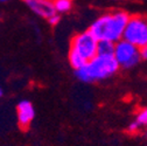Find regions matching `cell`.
Instances as JSON below:
<instances>
[{
    "instance_id": "cell-4",
    "label": "cell",
    "mask_w": 147,
    "mask_h": 146,
    "mask_svg": "<svg viewBox=\"0 0 147 146\" xmlns=\"http://www.w3.org/2000/svg\"><path fill=\"white\" fill-rule=\"evenodd\" d=\"M123 39L140 49L144 48L147 45V18L144 15H131Z\"/></svg>"
},
{
    "instance_id": "cell-8",
    "label": "cell",
    "mask_w": 147,
    "mask_h": 146,
    "mask_svg": "<svg viewBox=\"0 0 147 146\" xmlns=\"http://www.w3.org/2000/svg\"><path fill=\"white\" fill-rule=\"evenodd\" d=\"M116 43L107 40H99L98 42V55H113Z\"/></svg>"
},
{
    "instance_id": "cell-7",
    "label": "cell",
    "mask_w": 147,
    "mask_h": 146,
    "mask_svg": "<svg viewBox=\"0 0 147 146\" xmlns=\"http://www.w3.org/2000/svg\"><path fill=\"white\" fill-rule=\"evenodd\" d=\"M16 111H18V122H19V126L21 129L26 130L30 125V123L35 116V110H34L33 104L29 101H21L16 106Z\"/></svg>"
},
{
    "instance_id": "cell-1",
    "label": "cell",
    "mask_w": 147,
    "mask_h": 146,
    "mask_svg": "<svg viewBox=\"0 0 147 146\" xmlns=\"http://www.w3.org/2000/svg\"><path fill=\"white\" fill-rule=\"evenodd\" d=\"M130 14L125 11H115L100 15L90 26V30L98 40L118 42L123 39Z\"/></svg>"
},
{
    "instance_id": "cell-12",
    "label": "cell",
    "mask_w": 147,
    "mask_h": 146,
    "mask_svg": "<svg viewBox=\"0 0 147 146\" xmlns=\"http://www.w3.org/2000/svg\"><path fill=\"white\" fill-rule=\"evenodd\" d=\"M140 127H141V125L134 119L130 125H128V127H127V131L128 132H132V133H134V132H138L139 130H140Z\"/></svg>"
},
{
    "instance_id": "cell-6",
    "label": "cell",
    "mask_w": 147,
    "mask_h": 146,
    "mask_svg": "<svg viewBox=\"0 0 147 146\" xmlns=\"http://www.w3.org/2000/svg\"><path fill=\"white\" fill-rule=\"evenodd\" d=\"M25 3L32 12L47 20L57 13L53 0H25Z\"/></svg>"
},
{
    "instance_id": "cell-11",
    "label": "cell",
    "mask_w": 147,
    "mask_h": 146,
    "mask_svg": "<svg viewBox=\"0 0 147 146\" xmlns=\"http://www.w3.org/2000/svg\"><path fill=\"white\" fill-rule=\"evenodd\" d=\"M136 120L141 125V126H147V107H144L138 112Z\"/></svg>"
},
{
    "instance_id": "cell-13",
    "label": "cell",
    "mask_w": 147,
    "mask_h": 146,
    "mask_svg": "<svg viewBox=\"0 0 147 146\" xmlns=\"http://www.w3.org/2000/svg\"><path fill=\"white\" fill-rule=\"evenodd\" d=\"M60 19H61L60 15L56 13V14H54L53 16H50V18H49V19H48V22H49L51 26H56V25L60 22Z\"/></svg>"
},
{
    "instance_id": "cell-14",
    "label": "cell",
    "mask_w": 147,
    "mask_h": 146,
    "mask_svg": "<svg viewBox=\"0 0 147 146\" xmlns=\"http://www.w3.org/2000/svg\"><path fill=\"white\" fill-rule=\"evenodd\" d=\"M140 53H141V59L144 61H147V45L140 49Z\"/></svg>"
},
{
    "instance_id": "cell-15",
    "label": "cell",
    "mask_w": 147,
    "mask_h": 146,
    "mask_svg": "<svg viewBox=\"0 0 147 146\" xmlns=\"http://www.w3.org/2000/svg\"><path fill=\"white\" fill-rule=\"evenodd\" d=\"M1 95H3V90H1V89H0V96H1Z\"/></svg>"
},
{
    "instance_id": "cell-5",
    "label": "cell",
    "mask_w": 147,
    "mask_h": 146,
    "mask_svg": "<svg viewBox=\"0 0 147 146\" xmlns=\"http://www.w3.org/2000/svg\"><path fill=\"white\" fill-rule=\"evenodd\" d=\"M113 55L118 61L120 68L126 70L136 68L142 60L140 48H138L137 46L132 45L131 42H128L124 39L116 42Z\"/></svg>"
},
{
    "instance_id": "cell-2",
    "label": "cell",
    "mask_w": 147,
    "mask_h": 146,
    "mask_svg": "<svg viewBox=\"0 0 147 146\" xmlns=\"http://www.w3.org/2000/svg\"><path fill=\"white\" fill-rule=\"evenodd\" d=\"M119 69L120 66L115 55H97L85 66L75 70V75L84 83H92L112 77Z\"/></svg>"
},
{
    "instance_id": "cell-3",
    "label": "cell",
    "mask_w": 147,
    "mask_h": 146,
    "mask_svg": "<svg viewBox=\"0 0 147 146\" xmlns=\"http://www.w3.org/2000/svg\"><path fill=\"white\" fill-rule=\"evenodd\" d=\"M98 42L99 40L94 35V33L88 29L74 36L70 43V49L76 51L81 57L89 62L98 55Z\"/></svg>"
},
{
    "instance_id": "cell-10",
    "label": "cell",
    "mask_w": 147,
    "mask_h": 146,
    "mask_svg": "<svg viewBox=\"0 0 147 146\" xmlns=\"http://www.w3.org/2000/svg\"><path fill=\"white\" fill-rule=\"evenodd\" d=\"M54 6L57 13H65L71 9L72 0H54Z\"/></svg>"
},
{
    "instance_id": "cell-9",
    "label": "cell",
    "mask_w": 147,
    "mask_h": 146,
    "mask_svg": "<svg viewBox=\"0 0 147 146\" xmlns=\"http://www.w3.org/2000/svg\"><path fill=\"white\" fill-rule=\"evenodd\" d=\"M69 62H70L71 67L75 69V70L82 68L83 66H85V64L88 63L83 57H81V56L78 55L76 51H74V50H71V49H69Z\"/></svg>"
},
{
    "instance_id": "cell-16",
    "label": "cell",
    "mask_w": 147,
    "mask_h": 146,
    "mask_svg": "<svg viewBox=\"0 0 147 146\" xmlns=\"http://www.w3.org/2000/svg\"><path fill=\"white\" fill-rule=\"evenodd\" d=\"M0 1H7V0H0Z\"/></svg>"
}]
</instances>
